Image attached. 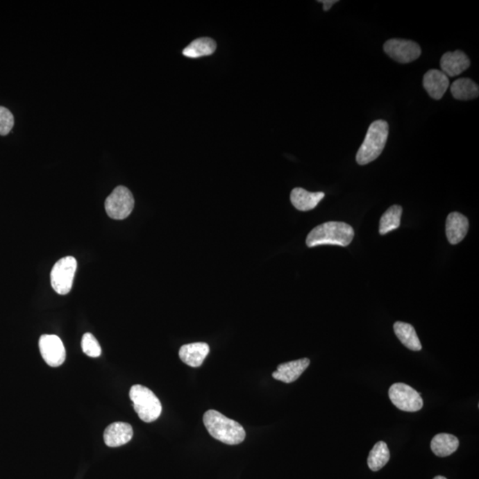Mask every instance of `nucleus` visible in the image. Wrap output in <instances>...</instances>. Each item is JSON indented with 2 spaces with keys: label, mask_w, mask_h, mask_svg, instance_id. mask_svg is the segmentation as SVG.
Returning a JSON list of instances; mask_svg holds the SVG:
<instances>
[{
  "label": "nucleus",
  "mask_w": 479,
  "mask_h": 479,
  "mask_svg": "<svg viewBox=\"0 0 479 479\" xmlns=\"http://www.w3.org/2000/svg\"><path fill=\"white\" fill-rule=\"evenodd\" d=\"M40 350L44 362L53 367L62 365L66 359V350L62 341L56 335H43L40 339Z\"/></svg>",
  "instance_id": "obj_9"
},
{
  "label": "nucleus",
  "mask_w": 479,
  "mask_h": 479,
  "mask_svg": "<svg viewBox=\"0 0 479 479\" xmlns=\"http://www.w3.org/2000/svg\"><path fill=\"white\" fill-rule=\"evenodd\" d=\"M434 479H447L445 477H442V476H437L436 478H434Z\"/></svg>",
  "instance_id": "obj_26"
},
{
  "label": "nucleus",
  "mask_w": 479,
  "mask_h": 479,
  "mask_svg": "<svg viewBox=\"0 0 479 479\" xmlns=\"http://www.w3.org/2000/svg\"><path fill=\"white\" fill-rule=\"evenodd\" d=\"M402 207L394 205L389 207L382 216L380 220L379 233L380 235H386L388 233L398 229L401 226V219L402 215Z\"/></svg>",
  "instance_id": "obj_22"
},
{
  "label": "nucleus",
  "mask_w": 479,
  "mask_h": 479,
  "mask_svg": "<svg viewBox=\"0 0 479 479\" xmlns=\"http://www.w3.org/2000/svg\"><path fill=\"white\" fill-rule=\"evenodd\" d=\"M389 451L387 444L379 442L373 446L367 458V465L372 471H378L385 467L389 460Z\"/></svg>",
  "instance_id": "obj_21"
},
{
  "label": "nucleus",
  "mask_w": 479,
  "mask_h": 479,
  "mask_svg": "<svg viewBox=\"0 0 479 479\" xmlns=\"http://www.w3.org/2000/svg\"><path fill=\"white\" fill-rule=\"evenodd\" d=\"M133 437V430L129 423H114L110 424L105 430L104 442L108 446L118 447L126 445L132 440Z\"/></svg>",
  "instance_id": "obj_13"
},
{
  "label": "nucleus",
  "mask_w": 479,
  "mask_h": 479,
  "mask_svg": "<svg viewBox=\"0 0 479 479\" xmlns=\"http://www.w3.org/2000/svg\"><path fill=\"white\" fill-rule=\"evenodd\" d=\"M471 66V60L462 51L447 52L440 60V68L446 76H455L462 74Z\"/></svg>",
  "instance_id": "obj_10"
},
{
  "label": "nucleus",
  "mask_w": 479,
  "mask_h": 479,
  "mask_svg": "<svg viewBox=\"0 0 479 479\" xmlns=\"http://www.w3.org/2000/svg\"><path fill=\"white\" fill-rule=\"evenodd\" d=\"M203 423L210 436L226 445H238L245 439L244 427L219 411L208 410L203 415Z\"/></svg>",
  "instance_id": "obj_1"
},
{
  "label": "nucleus",
  "mask_w": 479,
  "mask_h": 479,
  "mask_svg": "<svg viewBox=\"0 0 479 479\" xmlns=\"http://www.w3.org/2000/svg\"><path fill=\"white\" fill-rule=\"evenodd\" d=\"M325 194L323 192H316L312 193L301 187H296L290 194V201L293 206L300 212H308L314 210L319 202L323 199Z\"/></svg>",
  "instance_id": "obj_15"
},
{
  "label": "nucleus",
  "mask_w": 479,
  "mask_h": 479,
  "mask_svg": "<svg viewBox=\"0 0 479 479\" xmlns=\"http://www.w3.org/2000/svg\"><path fill=\"white\" fill-rule=\"evenodd\" d=\"M449 78L439 69H430L423 76V87L434 100H440L448 88Z\"/></svg>",
  "instance_id": "obj_11"
},
{
  "label": "nucleus",
  "mask_w": 479,
  "mask_h": 479,
  "mask_svg": "<svg viewBox=\"0 0 479 479\" xmlns=\"http://www.w3.org/2000/svg\"><path fill=\"white\" fill-rule=\"evenodd\" d=\"M383 50L387 56L399 63H410L421 56L419 44L411 40L392 38L383 44Z\"/></svg>",
  "instance_id": "obj_8"
},
{
  "label": "nucleus",
  "mask_w": 479,
  "mask_h": 479,
  "mask_svg": "<svg viewBox=\"0 0 479 479\" xmlns=\"http://www.w3.org/2000/svg\"><path fill=\"white\" fill-rule=\"evenodd\" d=\"M130 398L140 420L152 423L162 414V404L154 392L145 386L136 385L130 389Z\"/></svg>",
  "instance_id": "obj_4"
},
{
  "label": "nucleus",
  "mask_w": 479,
  "mask_h": 479,
  "mask_svg": "<svg viewBox=\"0 0 479 479\" xmlns=\"http://www.w3.org/2000/svg\"><path fill=\"white\" fill-rule=\"evenodd\" d=\"M15 124L12 112L5 107L0 106V135H8Z\"/></svg>",
  "instance_id": "obj_24"
},
{
  "label": "nucleus",
  "mask_w": 479,
  "mask_h": 479,
  "mask_svg": "<svg viewBox=\"0 0 479 479\" xmlns=\"http://www.w3.org/2000/svg\"><path fill=\"white\" fill-rule=\"evenodd\" d=\"M469 230V220L459 212L450 213L446 219V235L450 244H458L465 238Z\"/></svg>",
  "instance_id": "obj_12"
},
{
  "label": "nucleus",
  "mask_w": 479,
  "mask_h": 479,
  "mask_svg": "<svg viewBox=\"0 0 479 479\" xmlns=\"http://www.w3.org/2000/svg\"><path fill=\"white\" fill-rule=\"evenodd\" d=\"M78 267L75 258L69 255L60 258L51 271V285L59 295H67L72 289Z\"/></svg>",
  "instance_id": "obj_5"
},
{
  "label": "nucleus",
  "mask_w": 479,
  "mask_h": 479,
  "mask_svg": "<svg viewBox=\"0 0 479 479\" xmlns=\"http://www.w3.org/2000/svg\"><path fill=\"white\" fill-rule=\"evenodd\" d=\"M210 353V347L206 343H193L185 344L180 350L182 362L192 367H199Z\"/></svg>",
  "instance_id": "obj_16"
},
{
  "label": "nucleus",
  "mask_w": 479,
  "mask_h": 479,
  "mask_svg": "<svg viewBox=\"0 0 479 479\" xmlns=\"http://www.w3.org/2000/svg\"><path fill=\"white\" fill-rule=\"evenodd\" d=\"M309 365L310 360L306 358L280 364L273 373V378L285 383H292L300 378Z\"/></svg>",
  "instance_id": "obj_14"
},
{
  "label": "nucleus",
  "mask_w": 479,
  "mask_h": 479,
  "mask_svg": "<svg viewBox=\"0 0 479 479\" xmlns=\"http://www.w3.org/2000/svg\"><path fill=\"white\" fill-rule=\"evenodd\" d=\"M319 3L323 4V10L328 12L333 6L335 3H337V0H319Z\"/></svg>",
  "instance_id": "obj_25"
},
{
  "label": "nucleus",
  "mask_w": 479,
  "mask_h": 479,
  "mask_svg": "<svg viewBox=\"0 0 479 479\" xmlns=\"http://www.w3.org/2000/svg\"><path fill=\"white\" fill-rule=\"evenodd\" d=\"M394 330L399 341L408 349L418 351L421 350V344L419 337L413 326L405 323V322H395Z\"/></svg>",
  "instance_id": "obj_18"
},
{
  "label": "nucleus",
  "mask_w": 479,
  "mask_h": 479,
  "mask_svg": "<svg viewBox=\"0 0 479 479\" xmlns=\"http://www.w3.org/2000/svg\"><path fill=\"white\" fill-rule=\"evenodd\" d=\"M354 230L344 222L330 221L316 226L309 233L306 245L314 248L321 245H337L346 247L353 241Z\"/></svg>",
  "instance_id": "obj_2"
},
{
  "label": "nucleus",
  "mask_w": 479,
  "mask_h": 479,
  "mask_svg": "<svg viewBox=\"0 0 479 479\" xmlns=\"http://www.w3.org/2000/svg\"><path fill=\"white\" fill-rule=\"evenodd\" d=\"M134 208V198L127 187L119 186L105 201V210L110 218L122 220L128 218Z\"/></svg>",
  "instance_id": "obj_6"
},
{
  "label": "nucleus",
  "mask_w": 479,
  "mask_h": 479,
  "mask_svg": "<svg viewBox=\"0 0 479 479\" xmlns=\"http://www.w3.org/2000/svg\"><path fill=\"white\" fill-rule=\"evenodd\" d=\"M217 44L210 37H200L194 40L193 42L183 50V56L188 58H200V57L212 56L215 52Z\"/></svg>",
  "instance_id": "obj_19"
},
{
  "label": "nucleus",
  "mask_w": 479,
  "mask_h": 479,
  "mask_svg": "<svg viewBox=\"0 0 479 479\" xmlns=\"http://www.w3.org/2000/svg\"><path fill=\"white\" fill-rule=\"evenodd\" d=\"M389 124L385 120H376L370 124L362 145L357 153L356 160L360 165H366L382 154L387 142Z\"/></svg>",
  "instance_id": "obj_3"
},
{
  "label": "nucleus",
  "mask_w": 479,
  "mask_h": 479,
  "mask_svg": "<svg viewBox=\"0 0 479 479\" xmlns=\"http://www.w3.org/2000/svg\"><path fill=\"white\" fill-rule=\"evenodd\" d=\"M459 447V439L452 434L439 433L430 443L431 451L439 457H446L455 453Z\"/></svg>",
  "instance_id": "obj_17"
},
{
  "label": "nucleus",
  "mask_w": 479,
  "mask_h": 479,
  "mask_svg": "<svg viewBox=\"0 0 479 479\" xmlns=\"http://www.w3.org/2000/svg\"><path fill=\"white\" fill-rule=\"evenodd\" d=\"M389 398L395 407L405 412H417L423 407V401L411 386L396 383L389 389Z\"/></svg>",
  "instance_id": "obj_7"
},
{
  "label": "nucleus",
  "mask_w": 479,
  "mask_h": 479,
  "mask_svg": "<svg viewBox=\"0 0 479 479\" xmlns=\"http://www.w3.org/2000/svg\"><path fill=\"white\" fill-rule=\"evenodd\" d=\"M81 346L83 351L89 357L98 358L101 355L100 344L91 333H85L83 335Z\"/></svg>",
  "instance_id": "obj_23"
},
{
  "label": "nucleus",
  "mask_w": 479,
  "mask_h": 479,
  "mask_svg": "<svg viewBox=\"0 0 479 479\" xmlns=\"http://www.w3.org/2000/svg\"><path fill=\"white\" fill-rule=\"evenodd\" d=\"M451 92L453 98L460 101L473 100L478 98L479 88L473 80L469 78H460L455 80L451 85Z\"/></svg>",
  "instance_id": "obj_20"
}]
</instances>
